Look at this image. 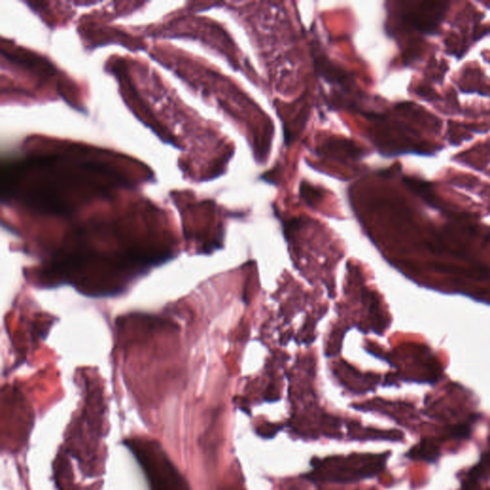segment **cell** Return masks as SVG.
<instances>
[{
    "instance_id": "obj_1",
    "label": "cell",
    "mask_w": 490,
    "mask_h": 490,
    "mask_svg": "<svg viewBox=\"0 0 490 490\" xmlns=\"http://www.w3.org/2000/svg\"><path fill=\"white\" fill-rule=\"evenodd\" d=\"M124 183L109 163L87 152L30 157L2 168V197L16 198L30 209L64 213Z\"/></svg>"
},
{
    "instance_id": "obj_2",
    "label": "cell",
    "mask_w": 490,
    "mask_h": 490,
    "mask_svg": "<svg viewBox=\"0 0 490 490\" xmlns=\"http://www.w3.org/2000/svg\"><path fill=\"white\" fill-rule=\"evenodd\" d=\"M125 446L134 455L143 469L150 490H191L177 467L158 442L149 439H130Z\"/></svg>"
},
{
    "instance_id": "obj_3",
    "label": "cell",
    "mask_w": 490,
    "mask_h": 490,
    "mask_svg": "<svg viewBox=\"0 0 490 490\" xmlns=\"http://www.w3.org/2000/svg\"><path fill=\"white\" fill-rule=\"evenodd\" d=\"M388 454H353L348 457H333L315 460L314 471L308 478L313 481L350 482L376 476L385 466Z\"/></svg>"
},
{
    "instance_id": "obj_4",
    "label": "cell",
    "mask_w": 490,
    "mask_h": 490,
    "mask_svg": "<svg viewBox=\"0 0 490 490\" xmlns=\"http://www.w3.org/2000/svg\"><path fill=\"white\" fill-rule=\"evenodd\" d=\"M412 459L426 460V461L434 462L438 459V447L423 439L418 446L413 447L408 455Z\"/></svg>"
},
{
    "instance_id": "obj_5",
    "label": "cell",
    "mask_w": 490,
    "mask_h": 490,
    "mask_svg": "<svg viewBox=\"0 0 490 490\" xmlns=\"http://www.w3.org/2000/svg\"><path fill=\"white\" fill-rule=\"evenodd\" d=\"M281 430L280 426H274V424H266L261 428L259 429L258 434L263 438H273Z\"/></svg>"
},
{
    "instance_id": "obj_6",
    "label": "cell",
    "mask_w": 490,
    "mask_h": 490,
    "mask_svg": "<svg viewBox=\"0 0 490 490\" xmlns=\"http://www.w3.org/2000/svg\"><path fill=\"white\" fill-rule=\"evenodd\" d=\"M452 435L457 438H469L471 436V428L467 426H457L452 428Z\"/></svg>"
}]
</instances>
